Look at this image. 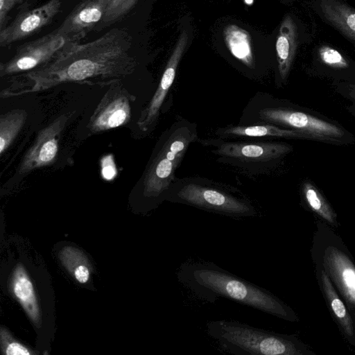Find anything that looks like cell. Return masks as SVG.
I'll return each instance as SVG.
<instances>
[{
    "instance_id": "cell-26",
    "label": "cell",
    "mask_w": 355,
    "mask_h": 355,
    "mask_svg": "<svg viewBox=\"0 0 355 355\" xmlns=\"http://www.w3.org/2000/svg\"><path fill=\"white\" fill-rule=\"evenodd\" d=\"M0 334L2 350L5 354L30 355L32 354L29 349L14 340L6 329L1 328Z\"/></svg>"
},
{
    "instance_id": "cell-21",
    "label": "cell",
    "mask_w": 355,
    "mask_h": 355,
    "mask_svg": "<svg viewBox=\"0 0 355 355\" xmlns=\"http://www.w3.org/2000/svg\"><path fill=\"white\" fill-rule=\"evenodd\" d=\"M27 114L23 110H13L0 117V154L7 150L21 130Z\"/></svg>"
},
{
    "instance_id": "cell-13",
    "label": "cell",
    "mask_w": 355,
    "mask_h": 355,
    "mask_svg": "<svg viewBox=\"0 0 355 355\" xmlns=\"http://www.w3.org/2000/svg\"><path fill=\"white\" fill-rule=\"evenodd\" d=\"M107 4V0H83L56 29L71 41L79 42L102 21Z\"/></svg>"
},
{
    "instance_id": "cell-3",
    "label": "cell",
    "mask_w": 355,
    "mask_h": 355,
    "mask_svg": "<svg viewBox=\"0 0 355 355\" xmlns=\"http://www.w3.org/2000/svg\"><path fill=\"white\" fill-rule=\"evenodd\" d=\"M207 334L225 352L235 355H304L297 340L236 320H218L207 323Z\"/></svg>"
},
{
    "instance_id": "cell-4",
    "label": "cell",
    "mask_w": 355,
    "mask_h": 355,
    "mask_svg": "<svg viewBox=\"0 0 355 355\" xmlns=\"http://www.w3.org/2000/svg\"><path fill=\"white\" fill-rule=\"evenodd\" d=\"M198 139L196 125L181 119L167 131L144 180L143 195L157 203L166 200L175 173L189 145Z\"/></svg>"
},
{
    "instance_id": "cell-27",
    "label": "cell",
    "mask_w": 355,
    "mask_h": 355,
    "mask_svg": "<svg viewBox=\"0 0 355 355\" xmlns=\"http://www.w3.org/2000/svg\"><path fill=\"white\" fill-rule=\"evenodd\" d=\"M23 0H0V30L6 26L8 15L11 10Z\"/></svg>"
},
{
    "instance_id": "cell-12",
    "label": "cell",
    "mask_w": 355,
    "mask_h": 355,
    "mask_svg": "<svg viewBox=\"0 0 355 355\" xmlns=\"http://www.w3.org/2000/svg\"><path fill=\"white\" fill-rule=\"evenodd\" d=\"M188 39L187 32L184 31L166 64L155 94L138 119L137 125L142 131L150 130L158 118L164 100L174 81L176 70L187 45Z\"/></svg>"
},
{
    "instance_id": "cell-1",
    "label": "cell",
    "mask_w": 355,
    "mask_h": 355,
    "mask_svg": "<svg viewBox=\"0 0 355 355\" xmlns=\"http://www.w3.org/2000/svg\"><path fill=\"white\" fill-rule=\"evenodd\" d=\"M131 47L130 34L119 28L85 44L71 43L51 62L25 73L28 86L8 89L1 94L10 96L39 92L70 82L89 85L116 82L135 70Z\"/></svg>"
},
{
    "instance_id": "cell-14",
    "label": "cell",
    "mask_w": 355,
    "mask_h": 355,
    "mask_svg": "<svg viewBox=\"0 0 355 355\" xmlns=\"http://www.w3.org/2000/svg\"><path fill=\"white\" fill-rule=\"evenodd\" d=\"M323 266L347 303L355 309V266L353 262L340 250L329 246L324 253Z\"/></svg>"
},
{
    "instance_id": "cell-20",
    "label": "cell",
    "mask_w": 355,
    "mask_h": 355,
    "mask_svg": "<svg viewBox=\"0 0 355 355\" xmlns=\"http://www.w3.org/2000/svg\"><path fill=\"white\" fill-rule=\"evenodd\" d=\"M320 279L323 291L331 311L346 336L348 338L354 339L355 333L352 317L345 305L336 292L329 276L324 270H321Z\"/></svg>"
},
{
    "instance_id": "cell-5",
    "label": "cell",
    "mask_w": 355,
    "mask_h": 355,
    "mask_svg": "<svg viewBox=\"0 0 355 355\" xmlns=\"http://www.w3.org/2000/svg\"><path fill=\"white\" fill-rule=\"evenodd\" d=\"M166 200L233 218L257 215L255 208L247 199L196 180H174Z\"/></svg>"
},
{
    "instance_id": "cell-16",
    "label": "cell",
    "mask_w": 355,
    "mask_h": 355,
    "mask_svg": "<svg viewBox=\"0 0 355 355\" xmlns=\"http://www.w3.org/2000/svg\"><path fill=\"white\" fill-rule=\"evenodd\" d=\"M320 8L331 25L355 42V8L341 0H320Z\"/></svg>"
},
{
    "instance_id": "cell-9",
    "label": "cell",
    "mask_w": 355,
    "mask_h": 355,
    "mask_svg": "<svg viewBox=\"0 0 355 355\" xmlns=\"http://www.w3.org/2000/svg\"><path fill=\"white\" fill-rule=\"evenodd\" d=\"M60 8V0H49L35 8L21 10L10 24L0 30V46H7L36 34L52 21Z\"/></svg>"
},
{
    "instance_id": "cell-17",
    "label": "cell",
    "mask_w": 355,
    "mask_h": 355,
    "mask_svg": "<svg viewBox=\"0 0 355 355\" xmlns=\"http://www.w3.org/2000/svg\"><path fill=\"white\" fill-rule=\"evenodd\" d=\"M13 295L20 302L28 317L36 324L40 322V312L32 282L23 266L17 265L12 279Z\"/></svg>"
},
{
    "instance_id": "cell-25",
    "label": "cell",
    "mask_w": 355,
    "mask_h": 355,
    "mask_svg": "<svg viewBox=\"0 0 355 355\" xmlns=\"http://www.w3.org/2000/svg\"><path fill=\"white\" fill-rule=\"evenodd\" d=\"M318 55L322 62L329 67L336 69L348 67V62L345 58L338 51L329 46H321L318 49Z\"/></svg>"
},
{
    "instance_id": "cell-19",
    "label": "cell",
    "mask_w": 355,
    "mask_h": 355,
    "mask_svg": "<svg viewBox=\"0 0 355 355\" xmlns=\"http://www.w3.org/2000/svg\"><path fill=\"white\" fill-rule=\"evenodd\" d=\"M223 36L233 55L248 67H254L252 40L249 33L236 25L230 24L224 28Z\"/></svg>"
},
{
    "instance_id": "cell-6",
    "label": "cell",
    "mask_w": 355,
    "mask_h": 355,
    "mask_svg": "<svg viewBox=\"0 0 355 355\" xmlns=\"http://www.w3.org/2000/svg\"><path fill=\"white\" fill-rule=\"evenodd\" d=\"M202 141L215 147L212 153L219 161L248 170L265 169L292 150V146L282 143L230 141L220 138Z\"/></svg>"
},
{
    "instance_id": "cell-28",
    "label": "cell",
    "mask_w": 355,
    "mask_h": 355,
    "mask_svg": "<svg viewBox=\"0 0 355 355\" xmlns=\"http://www.w3.org/2000/svg\"><path fill=\"white\" fill-rule=\"evenodd\" d=\"M354 96H355V89H354ZM354 98H355V97H354Z\"/></svg>"
},
{
    "instance_id": "cell-10",
    "label": "cell",
    "mask_w": 355,
    "mask_h": 355,
    "mask_svg": "<svg viewBox=\"0 0 355 355\" xmlns=\"http://www.w3.org/2000/svg\"><path fill=\"white\" fill-rule=\"evenodd\" d=\"M135 99L122 85H114L104 95L88 124L92 132H99L127 123L131 114V102Z\"/></svg>"
},
{
    "instance_id": "cell-8",
    "label": "cell",
    "mask_w": 355,
    "mask_h": 355,
    "mask_svg": "<svg viewBox=\"0 0 355 355\" xmlns=\"http://www.w3.org/2000/svg\"><path fill=\"white\" fill-rule=\"evenodd\" d=\"M259 119L273 125L290 128L311 139L334 141L344 135L341 128L334 123L307 113L284 107L263 108Z\"/></svg>"
},
{
    "instance_id": "cell-22",
    "label": "cell",
    "mask_w": 355,
    "mask_h": 355,
    "mask_svg": "<svg viewBox=\"0 0 355 355\" xmlns=\"http://www.w3.org/2000/svg\"><path fill=\"white\" fill-rule=\"evenodd\" d=\"M63 265L80 283H86L90 277L89 262L85 254L78 249L67 246L60 252Z\"/></svg>"
},
{
    "instance_id": "cell-2",
    "label": "cell",
    "mask_w": 355,
    "mask_h": 355,
    "mask_svg": "<svg viewBox=\"0 0 355 355\" xmlns=\"http://www.w3.org/2000/svg\"><path fill=\"white\" fill-rule=\"evenodd\" d=\"M178 281L198 298L214 303L225 297L277 318L297 320L291 309L261 288L211 262H185L178 272Z\"/></svg>"
},
{
    "instance_id": "cell-11",
    "label": "cell",
    "mask_w": 355,
    "mask_h": 355,
    "mask_svg": "<svg viewBox=\"0 0 355 355\" xmlns=\"http://www.w3.org/2000/svg\"><path fill=\"white\" fill-rule=\"evenodd\" d=\"M69 116L66 114L60 116L39 132L33 145L27 151L20 164V174L28 173L53 162L58 153L61 132Z\"/></svg>"
},
{
    "instance_id": "cell-7",
    "label": "cell",
    "mask_w": 355,
    "mask_h": 355,
    "mask_svg": "<svg viewBox=\"0 0 355 355\" xmlns=\"http://www.w3.org/2000/svg\"><path fill=\"white\" fill-rule=\"evenodd\" d=\"M73 42L61 35L57 29L35 40L19 46L14 56L0 64L1 77L29 71L55 59L67 46Z\"/></svg>"
},
{
    "instance_id": "cell-18",
    "label": "cell",
    "mask_w": 355,
    "mask_h": 355,
    "mask_svg": "<svg viewBox=\"0 0 355 355\" xmlns=\"http://www.w3.org/2000/svg\"><path fill=\"white\" fill-rule=\"evenodd\" d=\"M216 135L221 139L264 137L308 138L303 133L292 129L281 128L273 124L230 126L218 129L216 131Z\"/></svg>"
},
{
    "instance_id": "cell-24",
    "label": "cell",
    "mask_w": 355,
    "mask_h": 355,
    "mask_svg": "<svg viewBox=\"0 0 355 355\" xmlns=\"http://www.w3.org/2000/svg\"><path fill=\"white\" fill-rule=\"evenodd\" d=\"M138 1L139 0H107L105 14L101 24L108 26L120 21L130 12Z\"/></svg>"
},
{
    "instance_id": "cell-23",
    "label": "cell",
    "mask_w": 355,
    "mask_h": 355,
    "mask_svg": "<svg viewBox=\"0 0 355 355\" xmlns=\"http://www.w3.org/2000/svg\"><path fill=\"white\" fill-rule=\"evenodd\" d=\"M302 194L309 208L324 220L331 224L336 223V214L322 194L311 182H305Z\"/></svg>"
},
{
    "instance_id": "cell-15",
    "label": "cell",
    "mask_w": 355,
    "mask_h": 355,
    "mask_svg": "<svg viewBox=\"0 0 355 355\" xmlns=\"http://www.w3.org/2000/svg\"><path fill=\"white\" fill-rule=\"evenodd\" d=\"M297 46V26L289 15L283 19L276 42L278 69L282 80L290 71Z\"/></svg>"
}]
</instances>
